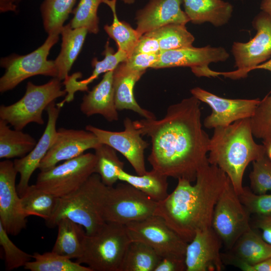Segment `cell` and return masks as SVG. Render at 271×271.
<instances>
[{
    "label": "cell",
    "instance_id": "cell-1",
    "mask_svg": "<svg viewBox=\"0 0 271 271\" xmlns=\"http://www.w3.org/2000/svg\"><path fill=\"white\" fill-rule=\"evenodd\" d=\"M200 101L194 96L170 105L161 119L134 120L142 136L151 139L148 161L160 173L195 182L208 161L209 137L202 128Z\"/></svg>",
    "mask_w": 271,
    "mask_h": 271
},
{
    "label": "cell",
    "instance_id": "cell-2",
    "mask_svg": "<svg viewBox=\"0 0 271 271\" xmlns=\"http://www.w3.org/2000/svg\"><path fill=\"white\" fill-rule=\"evenodd\" d=\"M228 180L208 161L198 170L195 184L178 179L173 192L157 203L155 215L189 243L198 231L211 227L215 206Z\"/></svg>",
    "mask_w": 271,
    "mask_h": 271
},
{
    "label": "cell",
    "instance_id": "cell-3",
    "mask_svg": "<svg viewBox=\"0 0 271 271\" xmlns=\"http://www.w3.org/2000/svg\"><path fill=\"white\" fill-rule=\"evenodd\" d=\"M250 118L214 128L210 139L208 161L217 166L230 180L237 194L248 164L266 155L263 145L254 141Z\"/></svg>",
    "mask_w": 271,
    "mask_h": 271
},
{
    "label": "cell",
    "instance_id": "cell-4",
    "mask_svg": "<svg viewBox=\"0 0 271 271\" xmlns=\"http://www.w3.org/2000/svg\"><path fill=\"white\" fill-rule=\"evenodd\" d=\"M89 179L97 209L105 222L125 225L155 215L158 202L130 184L107 186L96 173Z\"/></svg>",
    "mask_w": 271,
    "mask_h": 271
},
{
    "label": "cell",
    "instance_id": "cell-5",
    "mask_svg": "<svg viewBox=\"0 0 271 271\" xmlns=\"http://www.w3.org/2000/svg\"><path fill=\"white\" fill-rule=\"evenodd\" d=\"M131 241L125 225L105 222L95 233H86L82 255L75 261L92 271H119Z\"/></svg>",
    "mask_w": 271,
    "mask_h": 271
},
{
    "label": "cell",
    "instance_id": "cell-6",
    "mask_svg": "<svg viewBox=\"0 0 271 271\" xmlns=\"http://www.w3.org/2000/svg\"><path fill=\"white\" fill-rule=\"evenodd\" d=\"M61 81L56 77L40 85L28 82L25 93L20 100L9 105H1L0 118L18 130L32 122L44 124L43 111L57 98L67 94L62 89Z\"/></svg>",
    "mask_w": 271,
    "mask_h": 271
},
{
    "label": "cell",
    "instance_id": "cell-7",
    "mask_svg": "<svg viewBox=\"0 0 271 271\" xmlns=\"http://www.w3.org/2000/svg\"><path fill=\"white\" fill-rule=\"evenodd\" d=\"M59 34L48 35L44 43L32 52L25 55L12 54L1 60L5 72L0 78V92L12 90L26 79L41 75L57 78L54 61L47 59L50 50L57 43Z\"/></svg>",
    "mask_w": 271,
    "mask_h": 271
},
{
    "label": "cell",
    "instance_id": "cell-8",
    "mask_svg": "<svg viewBox=\"0 0 271 271\" xmlns=\"http://www.w3.org/2000/svg\"><path fill=\"white\" fill-rule=\"evenodd\" d=\"M256 31L255 36L246 43L235 42L231 52L235 60L234 71L219 72L232 79L243 78L257 66L264 63L271 56V15L261 11L252 22Z\"/></svg>",
    "mask_w": 271,
    "mask_h": 271
},
{
    "label": "cell",
    "instance_id": "cell-9",
    "mask_svg": "<svg viewBox=\"0 0 271 271\" xmlns=\"http://www.w3.org/2000/svg\"><path fill=\"white\" fill-rule=\"evenodd\" d=\"M96 163L95 154H83L49 170L41 171L35 185L58 197H64L78 190L95 173Z\"/></svg>",
    "mask_w": 271,
    "mask_h": 271
},
{
    "label": "cell",
    "instance_id": "cell-10",
    "mask_svg": "<svg viewBox=\"0 0 271 271\" xmlns=\"http://www.w3.org/2000/svg\"><path fill=\"white\" fill-rule=\"evenodd\" d=\"M251 215L241 202L229 178L215 206L211 225L226 250L231 248L251 227Z\"/></svg>",
    "mask_w": 271,
    "mask_h": 271
},
{
    "label": "cell",
    "instance_id": "cell-11",
    "mask_svg": "<svg viewBox=\"0 0 271 271\" xmlns=\"http://www.w3.org/2000/svg\"><path fill=\"white\" fill-rule=\"evenodd\" d=\"M125 225L131 240L148 244L162 258L185 260L188 242L161 217L154 215Z\"/></svg>",
    "mask_w": 271,
    "mask_h": 271
},
{
    "label": "cell",
    "instance_id": "cell-12",
    "mask_svg": "<svg viewBox=\"0 0 271 271\" xmlns=\"http://www.w3.org/2000/svg\"><path fill=\"white\" fill-rule=\"evenodd\" d=\"M88 179L78 190L60 198L54 214L45 222L47 227H55L60 220L67 218L81 225L86 234L92 235L103 225L105 222L97 209Z\"/></svg>",
    "mask_w": 271,
    "mask_h": 271
},
{
    "label": "cell",
    "instance_id": "cell-13",
    "mask_svg": "<svg viewBox=\"0 0 271 271\" xmlns=\"http://www.w3.org/2000/svg\"><path fill=\"white\" fill-rule=\"evenodd\" d=\"M123 125L124 129L121 131L105 130L92 125H86L85 129L92 132L101 144L108 145L121 154L137 175H143L147 172L145 151L149 144L142 138L140 130L130 118H125Z\"/></svg>",
    "mask_w": 271,
    "mask_h": 271
},
{
    "label": "cell",
    "instance_id": "cell-14",
    "mask_svg": "<svg viewBox=\"0 0 271 271\" xmlns=\"http://www.w3.org/2000/svg\"><path fill=\"white\" fill-rule=\"evenodd\" d=\"M229 57V54L221 47L192 46L161 51L158 60L151 68L189 67L196 76L209 77L211 70L209 64L225 61Z\"/></svg>",
    "mask_w": 271,
    "mask_h": 271
},
{
    "label": "cell",
    "instance_id": "cell-15",
    "mask_svg": "<svg viewBox=\"0 0 271 271\" xmlns=\"http://www.w3.org/2000/svg\"><path fill=\"white\" fill-rule=\"evenodd\" d=\"M190 92L200 101L207 104L211 113L203 121L207 128L228 125L244 118H251L260 100L259 99H229L219 97L201 88L196 87Z\"/></svg>",
    "mask_w": 271,
    "mask_h": 271
},
{
    "label": "cell",
    "instance_id": "cell-16",
    "mask_svg": "<svg viewBox=\"0 0 271 271\" xmlns=\"http://www.w3.org/2000/svg\"><path fill=\"white\" fill-rule=\"evenodd\" d=\"M14 162H0V223L9 235H17L27 226L24 213L16 185L17 174Z\"/></svg>",
    "mask_w": 271,
    "mask_h": 271
},
{
    "label": "cell",
    "instance_id": "cell-17",
    "mask_svg": "<svg viewBox=\"0 0 271 271\" xmlns=\"http://www.w3.org/2000/svg\"><path fill=\"white\" fill-rule=\"evenodd\" d=\"M102 144L97 137L86 129L60 128L55 140L42 160L39 169L49 170L62 161L76 158L89 149L95 150Z\"/></svg>",
    "mask_w": 271,
    "mask_h": 271
},
{
    "label": "cell",
    "instance_id": "cell-18",
    "mask_svg": "<svg viewBox=\"0 0 271 271\" xmlns=\"http://www.w3.org/2000/svg\"><path fill=\"white\" fill-rule=\"evenodd\" d=\"M223 243L211 227L198 231L188 243L185 257L186 271H221Z\"/></svg>",
    "mask_w": 271,
    "mask_h": 271
},
{
    "label": "cell",
    "instance_id": "cell-19",
    "mask_svg": "<svg viewBox=\"0 0 271 271\" xmlns=\"http://www.w3.org/2000/svg\"><path fill=\"white\" fill-rule=\"evenodd\" d=\"M61 107L55 101L46 109L48 113V121L43 134L32 150L26 156L14 160V167L20 179L17 186V191L22 197L30 186L29 180L34 172L39 168L42 160L53 144L57 132L56 122Z\"/></svg>",
    "mask_w": 271,
    "mask_h": 271
},
{
    "label": "cell",
    "instance_id": "cell-20",
    "mask_svg": "<svg viewBox=\"0 0 271 271\" xmlns=\"http://www.w3.org/2000/svg\"><path fill=\"white\" fill-rule=\"evenodd\" d=\"M182 0H150L136 14V30L144 34L169 24L185 25L190 20L181 7Z\"/></svg>",
    "mask_w": 271,
    "mask_h": 271
},
{
    "label": "cell",
    "instance_id": "cell-21",
    "mask_svg": "<svg viewBox=\"0 0 271 271\" xmlns=\"http://www.w3.org/2000/svg\"><path fill=\"white\" fill-rule=\"evenodd\" d=\"M224 264L239 267L254 265L271 257V244L264 240L257 229L251 227L232 247L221 252Z\"/></svg>",
    "mask_w": 271,
    "mask_h": 271
},
{
    "label": "cell",
    "instance_id": "cell-22",
    "mask_svg": "<svg viewBox=\"0 0 271 271\" xmlns=\"http://www.w3.org/2000/svg\"><path fill=\"white\" fill-rule=\"evenodd\" d=\"M145 72L131 69L123 62L113 70L115 105L118 111L131 110L144 118L156 119V116L152 112L143 108L138 104L134 96V85Z\"/></svg>",
    "mask_w": 271,
    "mask_h": 271
},
{
    "label": "cell",
    "instance_id": "cell-23",
    "mask_svg": "<svg viewBox=\"0 0 271 271\" xmlns=\"http://www.w3.org/2000/svg\"><path fill=\"white\" fill-rule=\"evenodd\" d=\"M113 74V71L104 73L101 80L82 98L80 110L86 116L100 114L109 122L118 120L114 101Z\"/></svg>",
    "mask_w": 271,
    "mask_h": 271
},
{
    "label": "cell",
    "instance_id": "cell-24",
    "mask_svg": "<svg viewBox=\"0 0 271 271\" xmlns=\"http://www.w3.org/2000/svg\"><path fill=\"white\" fill-rule=\"evenodd\" d=\"M185 12L190 22L196 24L208 22L215 27L228 22L233 6L222 0H182Z\"/></svg>",
    "mask_w": 271,
    "mask_h": 271
},
{
    "label": "cell",
    "instance_id": "cell-25",
    "mask_svg": "<svg viewBox=\"0 0 271 271\" xmlns=\"http://www.w3.org/2000/svg\"><path fill=\"white\" fill-rule=\"evenodd\" d=\"M103 54L104 58L101 61H98L96 58L93 59L92 66L93 70L89 77L82 80H77L80 76L75 73L69 76L65 80V88L69 97L74 98L75 93L78 91H88V85L97 78L99 75L113 71L120 63L125 61L128 57L126 53L119 49L114 52L113 48L109 46L108 41L106 43Z\"/></svg>",
    "mask_w": 271,
    "mask_h": 271
},
{
    "label": "cell",
    "instance_id": "cell-26",
    "mask_svg": "<svg viewBox=\"0 0 271 271\" xmlns=\"http://www.w3.org/2000/svg\"><path fill=\"white\" fill-rule=\"evenodd\" d=\"M88 32L84 28L73 29L69 24L62 28L60 33L61 51L54 60L58 72L57 78L60 80L68 77V73L82 48Z\"/></svg>",
    "mask_w": 271,
    "mask_h": 271
},
{
    "label": "cell",
    "instance_id": "cell-27",
    "mask_svg": "<svg viewBox=\"0 0 271 271\" xmlns=\"http://www.w3.org/2000/svg\"><path fill=\"white\" fill-rule=\"evenodd\" d=\"M56 227L58 233L52 251L71 259L79 258L83 251L84 228L67 218L60 220Z\"/></svg>",
    "mask_w": 271,
    "mask_h": 271
},
{
    "label": "cell",
    "instance_id": "cell-28",
    "mask_svg": "<svg viewBox=\"0 0 271 271\" xmlns=\"http://www.w3.org/2000/svg\"><path fill=\"white\" fill-rule=\"evenodd\" d=\"M36 140L22 130L12 129L5 120L0 119V158H21L35 147Z\"/></svg>",
    "mask_w": 271,
    "mask_h": 271
},
{
    "label": "cell",
    "instance_id": "cell-29",
    "mask_svg": "<svg viewBox=\"0 0 271 271\" xmlns=\"http://www.w3.org/2000/svg\"><path fill=\"white\" fill-rule=\"evenodd\" d=\"M168 177L152 169L142 175H134L120 171L118 180L127 183L140 190L157 202L168 195Z\"/></svg>",
    "mask_w": 271,
    "mask_h": 271
},
{
    "label": "cell",
    "instance_id": "cell-30",
    "mask_svg": "<svg viewBox=\"0 0 271 271\" xmlns=\"http://www.w3.org/2000/svg\"><path fill=\"white\" fill-rule=\"evenodd\" d=\"M22 207L28 217L33 215L48 221L54 214L59 197L38 188L35 184L30 185L21 197Z\"/></svg>",
    "mask_w": 271,
    "mask_h": 271
},
{
    "label": "cell",
    "instance_id": "cell-31",
    "mask_svg": "<svg viewBox=\"0 0 271 271\" xmlns=\"http://www.w3.org/2000/svg\"><path fill=\"white\" fill-rule=\"evenodd\" d=\"M162 258L148 244L132 240L126 249L119 271H154Z\"/></svg>",
    "mask_w": 271,
    "mask_h": 271
},
{
    "label": "cell",
    "instance_id": "cell-32",
    "mask_svg": "<svg viewBox=\"0 0 271 271\" xmlns=\"http://www.w3.org/2000/svg\"><path fill=\"white\" fill-rule=\"evenodd\" d=\"M117 0H103V3L111 9L113 15V21L111 25H106L104 29L108 36L116 43L118 49L126 53L128 56L132 54L133 50L141 37L136 29H133L126 22L118 20L116 11Z\"/></svg>",
    "mask_w": 271,
    "mask_h": 271
},
{
    "label": "cell",
    "instance_id": "cell-33",
    "mask_svg": "<svg viewBox=\"0 0 271 271\" xmlns=\"http://www.w3.org/2000/svg\"><path fill=\"white\" fill-rule=\"evenodd\" d=\"M76 0H44L40 7L43 24L48 35L60 34Z\"/></svg>",
    "mask_w": 271,
    "mask_h": 271
},
{
    "label": "cell",
    "instance_id": "cell-34",
    "mask_svg": "<svg viewBox=\"0 0 271 271\" xmlns=\"http://www.w3.org/2000/svg\"><path fill=\"white\" fill-rule=\"evenodd\" d=\"M33 260L27 262L24 268L30 271H92L87 266L72 261L53 251L42 254L35 252Z\"/></svg>",
    "mask_w": 271,
    "mask_h": 271
},
{
    "label": "cell",
    "instance_id": "cell-35",
    "mask_svg": "<svg viewBox=\"0 0 271 271\" xmlns=\"http://www.w3.org/2000/svg\"><path fill=\"white\" fill-rule=\"evenodd\" d=\"M94 150L96 157L95 173L99 175L104 184L113 186L118 180L120 171L124 169V163L116 151L108 145L102 144Z\"/></svg>",
    "mask_w": 271,
    "mask_h": 271
},
{
    "label": "cell",
    "instance_id": "cell-36",
    "mask_svg": "<svg viewBox=\"0 0 271 271\" xmlns=\"http://www.w3.org/2000/svg\"><path fill=\"white\" fill-rule=\"evenodd\" d=\"M156 38L162 51L193 46L195 38L185 25L169 24L146 33Z\"/></svg>",
    "mask_w": 271,
    "mask_h": 271
},
{
    "label": "cell",
    "instance_id": "cell-37",
    "mask_svg": "<svg viewBox=\"0 0 271 271\" xmlns=\"http://www.w3.org/2000/svg\"><path fill=\"white\" fill-rule=\"evenodd\" d=\"M103 0H80L73 10V17L69 23L73 29L84 28L90 33L96 34L99 31L97 11Z\"/></svg>",
    "mask_w": 271,
    "mask_h": 271
},
{
    "label": "cell",
    "instance_id": "cell-38",
    "mask_svg": "<svg viewBox=\"0 0 271 271\" xmlns=\"http://www.w3.org/2000/svg\"><path fill=\"white\" fill-rule=\"evenodd\" d=\"M250 119L253 137L265 147L271 143V92L260 100Z\"/></svg>",
    "mask_w": 271,
    "mask_h": 271
},
{
    "label": "cell",
    "instance_id": "cell-39",
    "mask_svg": "<svg viewBox=\"0 0 271 271\" xmlns=\"http://www.w3.org/2000/svg\"><path fill=\"white\" fill-rule=\"evenodd\" d=\"M250 189L256 194H264L271 190V161L264 156L252 162L250 172Z\"/></svg>",
    "mask_w": 271,
    "mask_h": 271
},
{
    "label": "cell",
    "instance_id": "cell-40",
    "mask_svg": "<svg viewBox=\"0 0 271 271\" xmlns=\"http://www.w3.org/2000/svg\"><path fill=\"white\" fill-rule=\"evenodd\" d=\"M9 235L0 223V244L4 251L6 269L10 271L24 267L27 262L32 260L33 255L17 247Z\"/></svg>",
    "mask_w": 271,
    "mask_h": 271
},
{
    "label": "cell",
    "instance_id": "cell-41",
    "mask_svg": "<svg viewBox=\"0 0 271 271\" xmlns=\"http://www.w3.org/2000/svg\"><path fill=\"white\" fill-rule=\"evenodd\" d=\"M238 195L241 202L251 215L271 213V194H256L250 188L243 187Z\"/></svg>",
    "mask_w": 271,
    "mask_h": 271
},
{
    "label": "cell",
    "instance_id": "cell-42",
    "mask_svg": "<svg viewBox=\"0 0 271 271\" xmlns=\"http://www.w3.org/2000/svg\"><path fill=\"white\" fill-rule=\"evenodd\" d=\"M159 54H133L123 63L129 68L136 71H146L151 68L158 59Z\"/></svg>",
    "mask_w": 271,
    "mask_h": 271
},
{
    "label": "cell",
    "instance_id": "cell-43",
    "mask_svg": "<svg viewBox=\"0 0 271 271\" xmlns=\"http://www.w3.org/2000/svg\"><path fill=\"white\" fill-rule=\"evenodd\" d=\"M161 51L158 40L154 37L145 34L139 39L131 55L137 54H159Z\"/></svg>",
    "mask_w": 271,
    "mask_h": 271
},
{
    "label": "cell",
    "instance_id": "cell-44",
    "mask_svg": "<svg viewBox=\"0 0 271 271\" xmlns=\"http://www.w3.org/2000/svg\"><path fill=\"white\" fill-rule=\"evenodd\" d=\"M250 224L252 227L261 230L262 238L271 244V213L253 215Z\"/></svg>",
    "mask_w": 271,
    "mask_h": 271
},
{
    "label": "cell",
    "instance_id": "cell-45",
    "mask_svg": "<svg viewBox=\"0 0 271 271\" xmlns=\"http://www.w3.org/2000/svg\"><path fill=\"white\" fill-rule=\"evenodd\" d=\"M154 271H186L185 260L172 257L162 258Z\"/></svg>",
    "mask_w": 271,
    "mask_h": 271
},
{
    "label": "cell",
    "instance_id": "cell-46",
    "mask_svg": "<svg viewBox=\"0 0 271 271\" xmlns=\"http://www.w3.org/2000/svg\"><path fill=\"white\" fill-rule=\"evenodd\" d=\"M238 268L243 271H271V257L254 265H242Z\"/></svg>",
    "mask_w": 271,
    "mask_h": 271
},
{
    "label": "cell",
    "instance_id": "cell-47",
    "mask_svg": "<svg viewBox=\"0 0 271 271\" xmlns=\"http://www.w3.org/2000/svg\"><path fill=\"white\" fill-rule=\"evenodd\" d=\"M260 9L262 11L271 15V0H262Z\"/></svg>",
    "mask_w": 271,
    "mask_h": 271
},
{
    "label": "cell",
    "instance_id": "cell-48",
    "mask_svg": "<svg viewBox=\"0 0 271 271\" xmlns=\"http://www.w3.org/2000/svg\"><path fill=\"white\" fill-rule=\"evenodd\" d=\"M264 69L271 72V59L255 67V69ZM271 92V90L269 92Z\"/></svg>",
    "mask_w": 271,
    "mask_h": 271
},
{
    "label": "cell",
    "instance_id": "cell-49",
    "mask_svg": "<svg viewBox=\"0 0 271 271\" xmlns=\"http://www.w3.org/2000/svg\"><path fill=\"white\" fill-rule=\"evenodd\" d=\"M265 147L266 148V156L271 161V143Z\"/></svg>",
    "mask_w": 271,
    "mask_h": 271
},
{
    "label": "cell",
    "instance_id": "cell-50",
    "mask_svg": "<svg viewBox=\"0 0 271 271\" xmlns=\"http://www.w3.org/2000/svg\"><path fill=\"white\" fill-rule=\"evenodd\" d=\"M122 2L126 4H132L134 3L136 0H121Z\"/></svg>",
    "mask_w": 271,
    "mask_h": 271
},
{
    "label": "cell",
    "instance_id": "cell-51",
    "mask_svg": "<svg viewBox=\"0 0 271 271\" xmlns=\"http://www.w3.org/2000/svg\"><path fill=\"white\" fill-rule=\"evenodd\" d=\"M22 0H15L16 3H19Z\"/></svg>",
    "mask_w": 271,
    "mask_h": 271
}]
</instances>
